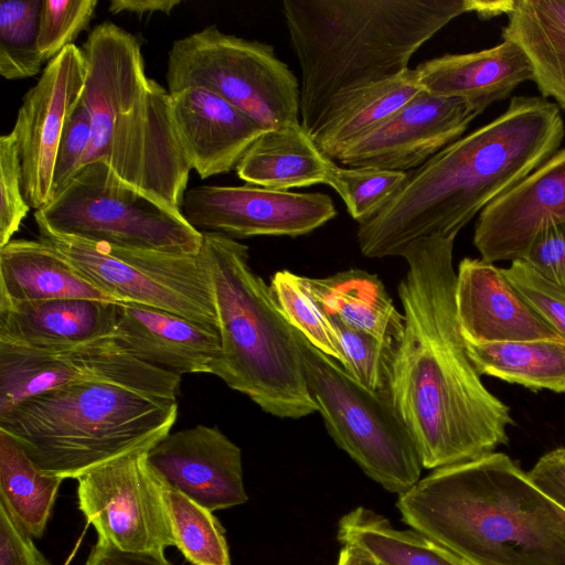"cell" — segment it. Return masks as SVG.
Returning a JSON list of instances; mask_svg holds the SVG:
<instances>
[{
    "mask_svg": "<svg viewBox=\"0 0 565 565\" xmlns=\"http://www.w3.org/2000/svg\"><path fill=\"white\" fill-rule=\"evenodd\" d=\"M338 540L361 550L380 565H470L424 534L398 530L363 507L340 519Z\"/></svg>",
    "mask_w": 565,
    "mask_h": 565,
    "instance_id": "obj_29",
    "label": "cell"
},
{
    "mask_svg": "<svg viewBox=\"0 0 565 565\" xmlns=\"http://www.w3.org/2000/svg\"><path fill=\"white\" fill-rule=\"evenodd\" d=\"M97 4V0L42 1L38 47L45 64L88 29Z\"/></svg>",
    "mask_w": 565,
    "mask_h": 565,
    "instance_id": "obj_37",
    "label": "cell"
},
{
    "mask_svg": "<svg viewBox=\"0 0 565 565\" xmlns=\"http://www.w3.org/2000/svg\"><path fill=\"white\" fill-rule=\"evenodd\" d=\"M82 382L177 399L181 376L141 362L111 337L61 348L0 343V413L34 395Z\"/></svg>",
    "mask_w": 565,
    "mask_h": 565,
    "instance_id": "obj_12",
    "label": "cell"
},
{
    "mask_svg": "<svg viewBox=\"0 0 565 565\" xmlns=\"http://www.w3.org/2000/svg\"><path fill=\"white\" fill-rule=\"evenodd\" d=\"M423 90L414 68L353 90L337 100L310 135L330 159L379 127Z\"/></svg>",
    "mask_w": 565,
    "mask_h": 565,
    "instance_id": "obj_28",
    "label": "cell"
},
{
    "mask_svg": "<svg viewBox=\"0 0 565 565\" xmlns=\"http://www.w3.org/2000/svg\"><path fill=\"white\" fill-rule=\"evenodd\" d=\"M171 96L172 118L180 145L201 179L226 173L266 131L245 113L199 87Z\"/></svg>",
    "mask_w": 565,
    "mask_h": 565,
    "instance_id": "obj_20",
    "label": "cell"
},
{
    "mask_svg": "<svg viewBox=\"0 0 565 565\" xmlns=\"http://www.w3.org/2000/svg\"><path fill=\"white\" fill-rule=\"evenodd\" d=\"M42 0H4L0 3V74L6 79L36 75L45 64L39 47Z\"/></svg>",
    "mask_w": 565,
    "mask_h": 565,
    "instance_id": "obj_34",
    "label": "cell"
},
{
    "mask_svg": "<svg viewBox=\"0 0 565 565\" xmlns=\"http://www.w3.org/2000/svg\"><path fill=\"white\" fill-rule=\"evenodd\" d=\"M182 213L200 232L232 238L250 236H299L337 215L324 193L276 191L263 186L199 185L186 190Z\"/></svg>",
    "mask_w": 565,
    "mask_h": 565,
    "instance_id": "obj_14",
    "label": "cell"
},
{
    "mask_svg": "<svg viewBox=\"0 0 565 565\" xmlns=\"http://www.w3.org/2000/svg\"><path fill=\"white\" fill-rule=\"evenodd\" d=\"M34 221L92 243L170 254H199L203 233L181 211L124 182L104 161L83 166Z\"/></svg>",
    "mask_w": 565,
    "mask_h": 565,
    "instance_id": "obj_9",
    "label": "cell"
},
{
    "mask_svg": "<svg viewBox=\"0 0 565 565\" xmlns=\"http://www.w3.org/2000/svg\"><path fill=\"white\" fill-rule=\"evenodd\" d=\"M111 338L156 369L175 374H211L221 354L218 331L160 309L119 303Z\"/></svg>",
    "mask_w": 565,
    "mask_h": 565,
    "instance_id": "obj_21",
    "label": "cell"
},
{
    "mask_svg": "<svg viewBox=\"0 0 565 565\" xmlns=\"http://www.w3.org/2000/svg\"><path fill=\"white\" fill-rule=\"evenodd\" d=\"M503 40L518 44L543 98L565 109V0H512Z\"/></svg>",
    "mask_w": 565,
    "mask_h": 565,
    "instance_id": "obj_27",
    "label": "cell"
},
{
    "mask_svg": "<svg viewBox=\"0 0 565 565\" xmlns=\"http://www.w3.org/2000/svg\"><path fill=\"white\" fill-rule=\"evenodd\" d=\"M147 457L169 486L212 512L248 500L241 448L216 427L196 425L170 433Z\"/></svg>",
    "mask_w": 565,
    "mask_h": 565,
    "instance_id": "obj_18",
    "label": "cell"
},
{
    "mask_svg": "<svg viewBox=\"0 0 565 565\" xmlns=\"http://www.w3.org/2000/svg\"><path fill=\"white\" fill-rule=\"evenodd\" d=\"M22 188V166L14 132L0 138V247L12 239L30 211Z\"/></svg>",
    "mask_w": 565,
    "mask_h": 565,
    "instance_id": "obj_38",
    "label": "cell"
},
{
    "mask_svg": "<svg viewBox=\"0 0 565 565\" xmlns=\"http://www.w3.org/2000/svg\"><path fill=\"white\" fill-rule=\"evenodd\" d=\"M331 318L344 355L343 370L354 381L371 391L388 392L391 366L396 348L364 331L347 326L337 318Z\"/></svg>",
    "mask_w": 565,
    "mask_h": 565,
    "instance_id": "obj_36",
    "label": "cell"
},
{
    "mask_svg": "<svg viewBox=\"0 0 565 565\" xmlns=\"http://www.w3.org/2000/svg\"><path fill=\"white\" fill-rule=\"evenodd\" d=\"M0 565H51L31 537L0 504Z\"/></svg>",
    "mask_w": 565,
    "mask_h": 565,
    "instance_id": "obj_42",
    "label": "cell"
},
{
    "mask_svg": "<svg viewBox=\"0 0 565 565\" xmlns=\"http://www.w3.org/2000/svg\"><path fill=\"white\" fill-rule=\"evenodd\" d=\"M455 299L465 342L563 339L516 290L502 268L483 259L466 257L460 262Z\"/></svg>",
    "mask_w": 565,
    "mask_h": 565,
    "instance_id": "obj_19",
    "label": "cell"
},
{
    "mask_svg": "<svg viewBox=\"0 0 565 565\" xmlns=\"http://www.w3.org/2000/svg\"><path fill=\"white\" fill-rule=\"evenodd\" d=\"M164 492L175 546L185 559L192 565H231L225 531L213 512L167 482Z\"/></svg>",
    "mask_w": 565,
    "mask_h": 565,
    "instance_id": "obj_32",
    "label": "cell"
},
{
    "mask_svg": "<svg viewBox=\"0 0 565 565\" xmlns=\"http://www.w3.org/2000/svg\"><path fill=\"white\" fill-rule=\"evenodd\" d=\"M85 77L82 49L72 44L45 65L23 96L12 131L21 157L23 194L35 211L52 200L58 142L82 99Z\"/></svg>",
    "mask_w": 565,
    "mask_h": 565,
    "instance_id": "obj_15",
    "label": "cell"
},
{
    "mask_svg": "<svg viewBox=\"0 0 565 565\" xmlns=\"http://www.w3.org/2000/svg\"><path fill=\"white\" fill-rule=\"evenodd\" d=\"M53 299L116 302L41 239H11L0 247V306Z\"/></svg>",
    "mask_w": 565,
    "mask_h": 565,
    "instance_id": "obj_24",
    "label": "cell"
},
{
    "mask_svg": "<svg viewBox=\"0 0 565 565\" xmlns=\"http://www.w3.org/2000/svg\"><path fill=\"white\" fill-rule=\"evenodd\" d=\"M502 270L532 308L565 340V290L544 279L521 259L513 260Z\"/></svg>",
    "mask_w": 565,
    "mask_h": 565,
    "instance_id": "obj_39",
    "label": "cell"
},
{
    "mask_svg": "<svg viewBox=\"0 0 565 565\" xmlns=\"http://www.w3.org/2000/svg\"><path fill=\"white\" fill-rule=\"evenodd\" d=\"M81 49L82 100L92 116L83 166L104 161L124 182L182 212L192 168L175 131L170 93L147 76L139 40L105 21Z\"/></svg>",
    "mask_w": 565,
    "mask_h": 565,
    "instance_id": "obj_5",
    "label": "cell"
},
{
    "mask_svg": "<svg viewBox=\"0 0 565 565\" xmlns=\"http://www.w3.org/2000/svg\"><path fill=\"white\" fill-rule=\"evenodd\" d=\"M119 303L53 299L0 306V343L61 348L111 337Z\"/></svg>",
    "mask_w": 565,
    "mask_h": 565,
    "instance_id": "obj_23",
    "label": "cell"
},
{
    "mask_svg": "<svg viewBox=\"0 0 565 565\" xmlns=\"http://www.w3.org/2000/svg\"><path fill=\"white\" fill-rule=\"evenodd\" d=\"M312 298L333 318L397 348L404 330V315L377 276L349 269L323 278L302 276Z\"/></svg>",
    "mask_w": 565,
    "mask_h": 565,
    "instance_id": "obj_26",
    "label": "cell"
},
{
    "mask_svg": "<svg viewBox=\"0 0 565 565\" xmlns=\"http://www.w3.org/2000/svg\"><path fill=\"white\" fill-rule=\"evenodd\" d=\"M414 70L423 90L466 99L480 114L507 98L520 84L533 81L530 60L509 40L487 50L435 57Z\"/></svg>",
    "mask_w": 565,
    "mask_h": 565,
    "instance_id": "obj_22",
    "label": "cell"
},
{
    "mask_svg": "<svg viewBox=\"0 0 565 565\" xmlns=\"http://www.w3.org/2000/svg\"><path fill=\"white\" fill-rule=\"evenodd\" d=\"M177 417V399L82 382L0 413V430L14 438L42 472L64 480L122 455L149 450L170 434Z\"/></svg>",
    "mask_w": 565,
    "mask_h": 565,
    "instance_id": "obj_7",
    "label": "cell"
},
{
    "mask_svg": "<svg viewBox=\"0 0 565 565\" xmlns=\"http://www.w3.org/2000/svg\"><path fill=\"white\" fill-rule=\"evenodd\" d=\"M406 180L404 171L335 164L327 184L342 198L349 214L361 224L375 216Z\"/></svg>",
    "mask_w": 565,
    "mask_h": 565,
    "instance_id": "obj_35",
    "label": "cell"
},
{
    "mask_svg": "<svg viewBox=\"0 0 565 565\" xmlns=\"http://www.w3.org/2000/svg\"><path fill=\"white\" fill-rule=\"evenodd\" d=\"M564 136L556 104L514 96L499 117L407 172L393 199L359 224L361 253L370 258L401 256L416 239L456 237L487 205L553 156Z\"/></svg>",
    "mask_w": 565,
    "mask_h": 565,
    "instance_id": "obj_2",
    "label": "cell"
},
{
    "mask_svg": "<svg viewBox=\"0 0 565 565\" xmlns=\"http://www.w3.org/2000/svg\"><path fill=\"white\" fill-rule=\"evenodd\" d=\"M481 0H285L301 70L300 124L311 135L344 95L408 70L414 53Z\"/></svg>",
    "mask_w": 565,
    "mask_h": 565,
    "instance_id": "obj_4",
    "label": "cell"
},
{
    "mask_svg": "<svg viewBox=\"0 0 565 565\" xmlns=\"http://www.w3.org/2000/svg\"><path fill=\"white\" fill-rule=\"evenodd\" d=\"M565 223V148L504 194L477 218L473 245L481 259H521L544 230Z\"/></svg>",
    "mask_w": 565,
    "mask_h": 565,
    "instance_id": "obj_17",
    "label": "cell"
},
{
    "mask_svg": "<svg viewBox=\"0 0 565 565\" xmlns=\"http://www.w3.org/2000/svg\"><path fill=\"white\" fill-rule=\"evenodd\" d=\"M62 481L42 472L18 441L0 430V504L31 537L43 536Z\"/></svg>",
    "mask_w": 565,
    "mask_h": 565,
    "instance_id": "obj_31",
    "label": "cell"
},
{
    "mask_svg": "<svg viewBox=\"0 0 565 565\" xmlns=\"http://www.w3.org/2000/svg\"><path fill=\"white\" fill-rule=\"evenodd\" d=\"M92 138V116L81 99L62 132L55 158L52 192L55 198L79 171Z\"/></svg>",
    "mask_w": 565,
    "mask_h": 565,
    "instance_id": "obj_40",
    "label": "cell"
},
{
    "mask_svg": "<svg viewBox=\"0 0 565 565\" xmlns=\"http://www.w3.org/2000/svg\"><path fill=\"white\" fill-rule=\"evenodd\" d=\"M479 375H489L531 390L565 392V340L465 342Z\"/></svg>",
    "mask_w": 565,
    "mask_h": 565,
    "instance_id": "obj_30",
    "label": "cell"
},
{
    "mask_svg": "<svg viewBox=\"0 0 565 565\" xmlns=\"http://www.w3.org/2000/svg\"><path fill=\"white\" fill-rule=\"evenodd\" d=\"M308 390L337 446L362 471L392 493L419 480L423 463L390 392L371 391L295 329Z\"/></svg>",
    "mask_w": 565,
    "mask_h": 565,
    "instance_id": "obj_8",
    "label": "cell"
},
{
    "mask_svg": "<svg viewBox=\"0 0 565 565\" xmlns=\"http://www.w3.org/2000/svg\"><path fill=\"white\" fill-rule=\"evenodd\" d=\"M335 565H380L361 550L343 545Z\"/></svg>",
    "mask_w": 565,
    "mask_h": 565,
    "instance_id": "obj_46",
    "label": "cell"
},
{
    "mask_svg": "<svg viewBox=\"0 0 565 565\" xmlns=\"http://www.w3.org/2000/svg\"><path fill=\"white\" fill-rule=\"evenodd\" d=\"M36 223L39 239L116 302L168 311L218 331L210 271L202 252L170 254L92 243Z\"/></svg>",
    "mask_w": 565,
    "mask_h": 565,
    "instance_id": "obj_11",
    "label": "cell"
},
{
    "mask_svg": "<svg viewBox=\"0 0 565 565\" xmlns=\"http://www.w3.org/2000/svg\"><path fill=\"white\" fill-rule=\"evenodd\" d=\"M84 565H171L164 551H125L97 540Z\"/></svg>",
    "mask_w": 565,
    "mask_h": 565,
    "instance_id": "obj_44",
    "label": "cell"
},
{
    "mask_svg": "<svg viewBox=\"0 0 565 565\" xmlns=\"http://www.w3.org/2000/svg\"><path fill=\"white\" fill-rule=\"evenodd\" d=\"M521 260L544 279L565 290V223L541 232Z\"/></svg>",
    "mask_w": 565,
    "mask_h": 565,
    "instance_id": "obj_41",
    "label": "cell"
},
{
    "mask_svg": "<svg viewBox=\"0 0 565 565\" xmlns=\"http://www.w3.org/2000/svg\"><path fill=\"white\" fill-rule=\"evenodd\" d=\"M527 476L536 488L565 511V447L543 455Z\"/></svg>",
    "mask_w": 565,
    "mask_h": 565,
    "instance_id": "obj_43",
    "label": "cell"
},
{
    "mask_svg": "<svg viewBox=\"0 0 565 565\" xmlns=\"http://www.w3.org/2000/svg\"><path fill=\"white\" fill-rule=\"evenodd\" d=\"M455 238L423 237L401 254L407 263L398 285L404 330L388 392L423 467L433 470L493 452L513 424L509 406L481 382L459 329Z\"/></svg>",
    "mask_w": 565,
    "mask_h": 565,
    "instance_id": "obj_1",
    "label": "cell"
},
{
    "mask_svg": "<svg viewBox=\"0 0 565 565\" xmlns=\"http://www.w3.org/2000/svg\"><path fill=\"white\" fill-rule=\"evenodd\" d=\"M147 455H122L76 479L78 509L98 541L125 551L175 546L166 482Z\"/></svg>",
    "mask_w": 565,
    "mask_h": 565,
    "instance_id": "obj_13",
    "label": "cell"
},
{
    "mask_svg": "<svg viewBox=\"0 0 565 565\" xmlns=\"http://www.w3.org/2000/svg\"><path fill=\"white\" fill-rule=\"evenodd\" d=\"M478 115L466 99L422 90L379 127L343 148L333 160L348 167L414 170L459 139Z\"/></svg>",
    "mask_w": 565,
    "mask_h": 565,
    "instance_id": "obj_16",
    "label": "cell"
},
{
    "mask_svg": "<svg viewBox=\"0 0 565 565\" xmlns=\"http://www.w3.org/2000/svg\"><path fill=\"white\" fill-rule=\"evenodd\" d=\"M335 163L301 124L264 131L247 149L236 173L247 184L276 191L327 184Z\"/></svg>",
    "mask_w": 565,
    "mask_h": 565,
    "instance_id": "obj_25",
    "label": "cell"
},
{
    "mask_svg": "<svg viewBox=\"0 0 565 565\" xmlns=\"http://www.w3.org/2000/svg\"><path fill=\"white\" fill-rule=\"evenodd\" d=\"M180 3L181 0H113L109 2L108 11L114 14L121 12L137 15L170 14Z\"/></svg>",
    "mask_w": 565,
    "mask_h": 565,
    "instance_id": "obj_45",
    "label": "cell"
},
{
    "mask_svg": "<svg viewBox=\"0 0 565 565\" xmlns=\"http://www.w3.org/2000/svg\"><path fill=\"white\" fill-rule=\"evenodd\" d=\"M396 507L470 565H565V511L503 452L434 469Z\"/></svg>",
    "mask_w": 565,
    "mask_h": 565,
    "instance_id": "obj_3",
    "label": "cell"
},
{
    "mask_svg": "<svg viewBox=\"0 0 565 565\" xmlns=\"http://www.w3.org/2000/svg\"><path fill=\"white\" fill-rule=\"evenodd\" d=\"M170 94L188 87L222 97L265 130L300 124V87L269 44L222 32L216 25L173 42L167 60Z\"/></svg>",
    "mask_w": 565,
    "mask_h": 565,
    "instance_id": "obj_10",
    "label": "cell"
},
{
    "mask_svg": "<svg viewBox=\"0 0 565 565\" xmlns=\"http://www.w3.org/2000/svg\"><path fill=\"white\" fill-rule=\"evenodd\" d=\"M271 296L287 322L317 350L344 365V355L333 319L312 298L302 276L277 271L270 281Z\"/></svg>",
    "mask_w": 565,
    "mask_h": 565,
    "instance_id": "obj_33",
    "label": "cell"
},
{
    "mask_svg": "<svg viewBox=\"0 0 565 565\" xmlns=\"http://www.w3.org/2000/svg\"><path fill=\"white\" fill-rule=\"evenodd\" d=\"M202 233L221 340L211 374L276 417L299 419L318 412L295 329L249 266L248 247L224 234Z\"/></svg>",
    "mask_w": 565,
    "mask_h": 565,
    "instance_id": "obj_6",
    "label": "cell"
}]
</instances>
